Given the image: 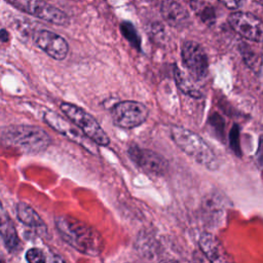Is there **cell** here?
<instances>
[{"instance_id": "6da1fadb", "label": "cell", "mask_w": 263, "mask_h": 263, "mask_svg": "<svg viewBox=\"0 0 263 263\" xmlns=\"http://www.w3.org/2000/svg\"><path fill=\"white\" fill-rule=\"evenodd\" d=\"M55 227L62 238L76 251L98 256L104 249V240L100 232L87 223L68 215L55 218Z\"/></svg>"}, {"instance_id": "7a4b0ae2", "label": "cell", "mask_w": 263, "mask_h": 263, "mask_svg": "<svg viewBox=\"0 0 263 263\" xmlns=\"http://www.w3.org/2000/svg\"><path fill=\"white\" fill-rule=\"evenodd\" d=\"M1 141L7 147L31 154L43 152L50 144V138L43 128L27 124L10 125L4 128Z\"/></svg>"}, {"instance_id": "3957f363", "label": "cell", "mask_w": 263, "mask_h": 263, "mask_svg": "<svg viewBox=\"0 0 263 263\" xmlns=\"http://www.w3.org/2000/svg\"><path fill=\"white\" fill-rule=\"evenodd\" d=\"M171 136L175 144L198 164L210 171L219 168V160L216 154L200 136L188 128L177 125L171 127Z\"/></svg>"}, {"instance_id": "277c9868", "label": "cell", "mask_w": 263, "mask_h": 263, "mask_svg": "<svg viewBox=\"0 0 263 263\" xmlns=\"http://www.w3.org/2000/svg\"><path fill=\"white\" fill-rule=\"evenodd\" d=\"M62 112L97 146H108L110 139L96 118L82 108L64 102L60 106Z\"/></svg>"}, {"instance_id": "5b68a950", "label": "cell", "mask_w": 263, "mask_h": 263, "mask_svg": "<svg viewBox=\"0 0 263 263\" xmlns=\"http://www.w3.org/2000/svg\"><path fill=\"white\" fill-rule=\"evenodd\" d=\"M113 123L120 127L130 129L144 123L149 115L147 106L137 101H121L115 104L111 111Z\"/></svg>"}, {"instance_id": "8992f818", "label": "cell", "mask_w": 263, "mask_h": 263, "mask_svg": "<svg viewBox=\"0 0 263 263\" xmlns=\"http://www.w3.org/2000/svg\"><path fill=\"white\" fill-rule=\"evenodd\" d=\"M43 119L47 123V125H49L59 134L63 135L69 141L80 145L86 151L93 155L99 154L98 146L91 140H89L76 125L62 117L60 114L51 110H47L43 114Z\"/></svg>"}, {"instance_id": "52a82bcc", "label": "cell", "mask_w": 263, "mask_h": 263, "mask_svg": "<svg viewBox=\"0 0 263 263\" xmlns=\"http://www.w3.org/2000/svg\"><path fill=\"white\" fill-rule=\"evenodd\" d=\"M8 4L15 8L41 18L45 22L51 23L58 26H67L70 22L69 16L60 8L44 2V1H32V0H16L10 1Z\"/></svg>"}, {"instance_id": "ba28073f", "label": "cell", "mask_w": 263, "mask_h": 263, "mask_svg": "<svg viewBox=\"0 0 263 263\" xmlns=\"http://www.w3.org/2000/svg\"><path fill=\"white\" fill-rule=\"evenodd\" d=\"M181 54L190 77L196 81L203 80L209 72V60L204 48L199 43L188 40L183 43Z\"/></svg>"}, {"instance_id": "9c48e42d", "label": "cell", "mask_w": 263, "mask_h": 263, "mask_svg": "<svg viewBox=\"0 0 263 263\" xmlns=\"http://www.w3.org/2000/svg\"><path fill=\"white\" fill-rule=\"evenodd\" d=\"M127 153L130 159L148 174L154 176H163L167 172V160L157 152L139 147L137 145H130L127 149Z\"/></svg>"}, {"instance_id": "30bf717a", "label": "cell", "mask_w": 263, "mask_h": 263, "mask_svg": "<svg viewBox=\"0 0 263 263\" xmlns=\"http://www.w3.org/2000/svg\"><path fill=\"white\" fill-rule=\"evenodd\" d=\"M230 27L245 39L260 42L262 40V22L253 13L235 11L228 16Z\"/></svg>"}, {"instance_id": "8fae6325", "label": "cell", "mask_w": 263, "mask_h": 263, "mask_svg": "<svg viewBox=\"0 0 263 263\" xmlns=\"http://www.w3.org/2000/svg\"><path fill=\"white\" fill-rule=\"evenodd\" d=\"M36 45L50 58L62 61L69 52V44L61 35L47 30H40L34 36Z\"/></svg>"}, {"instance_id": "7c38bea8", "label": "cell", "mask_w": 263, "mask_h": 263, "mask_svg": "<svg viewBox=\"0 0 263 263\" xmlns=\"http://www.w3.org/2000/svg\"><path fill=\"white\" fill-rule=\"evenodd\" d=\"M199 247L211 263H235L221 241L211 233H202L199 238Z\"/></svg>"}, {"instance_id": "4fadbf2b", "label": "cell", "mask_w": 263, "mask_h": 263, "mask_svg": "<svg viewBox=\"0 0 263 263\" xmlns=\"http://www.w3.org/2000/svg\"><path fill=\"white\" fill-rule=\"evenodd\" d=\"M160 13L163 20L174 28H185L190 24L188 10L176 1H163L160 5Z\"/></svg>"}, {"instance_id": "5bb4252c", "label": "cell", "mask_w": 263, "mask_h": 263, "mask_svg": "<svg viewBox=\"0 0 263 263\" xmlns=\"http://www.w3.org/2000/svg\"><path fill=\"white\" fill-rule=\"evenodd\" d=\"M0 236L4 240L6 247L10 251H14L18 245L20 240L17 237V233L13 226L12 221L10 220L8 214L4 210L1 201H0Z\"/></svg>"}, {"instance_id": "9a60e30c", "label": "cell", "mask_w": 263, "mask_h": 263, "mask_svg": "<svg viewBox=\"0 0 263 263\" xmlns=\"http://www.w3.org/2000/svg\"><path fill=\"white\" fill-rule=\"evenodd\" d=\"M16 215L21 222L32 228L45 231L46 226L39 215L27 203L20 202L16 206Z\"/></svg>"}, {"instance_id": "2e32d148", "label": "cell", "mask_w": 263, "mask_h": 263, "mask_svg": "<svg viewBox=\"0 0 263 263\" xmlns=\"http://www.w3.org/2000/svg\"><path fill=\"white\" fill-rule=\"evenodd\" d=\"M174 78L178 88L186 96L192 97L194 99H199L202 97L200 90L195 86V84L191 81L189 76L185 74V72L179 69L177 66H174Z\"/></svg>"}, {"instance_id": "e0dca14e", "label": "cell", "mask_w": 263, "mask_h": 263, "mask_svg": "<svg viewBox=\"0 0 263 263\" xmlns=\"http://www.w3.org/2000/svg\"><path fill=\"white\" fill-rule=\"evenodd\" d=\"M190 6L194 13L200 18V21L208 26H213L216 23V10L215 7L204 1H191Z\"/></svg>"}, {"instance_id": "ac0fdd59", "label": "cell", "mask_w": 263, "mask_h": 263, "mask_svg": "<svg viewBox=\"0 0 263 263\" xmlns=\"http://www.w3.org/2000/svg\"><path fill=\"white\" fill-rule=\"evenodd\" d=\"M120 30L122 36L130 43V45L137 50H141V38L135 26L129 22H122L120 25Z\"/></svg>"}, {"instance_id": "d6986e66", "label": "cell", "mask_w": 263, "mask_h": 263, "mask_svg": "<svg viewBox=\"0 0 263 263\" xmlns=\"http://www.w3.org/2000/svg\"><path fill=\"white\" fill-rule=\"evenodd\" d=\"M26 258L29 263H45V256L39 249L33 248L26 253Z\"/></svg>"}, {"instance_id": "ffe728a7", "label": "cell", "mask_w": 263, "mask_h": 263, "mask_svg": "<svg viewBox=\"0 0 263 263\" xmlns=\"http://www.w3.org/2000/svg\"><path fill=\"white\" fill-rule=\"evenodd\" d=\"M247 48L248 49H245L242 51V55H243V59L246 61V63L250 66V67H254V69H256V53H254L250 48L249 46L247 45ZM259 67V66H258Z\"/></svg>"}, {"instance_id": "44dd1931", "label": "cell", "mask_w": 263, "mask_h": 263, "mask_svg": "<svg viewBox=\"0 0 263 263\" xmlns=\"http://www.w3.org/2000/svg\"><path fill=\"white\" fill-rule=\"evenodd\" d=\"M235 128H236V126L233 127V130H232V133H231V135H230V139H231V140H230V145H231L232 149L235 150L236 154H238V152H237V150L239 149V146H238V144H237V140H238V130H235Z\"/></svg>"}, {"instance_id": "7402d4cb", "label": "cell", "mask_w": 263, "mask_h": 263, "mask_svg": "<svg viewBox=\"0 0 263 263\" xmlns=\"http://www.w3.org/2000/svg\"><path fill=\"white\" fill-rule=\"evenodd\" d=\"M222 4L225 5L229 9H236L242 5V2H240V1H223Z\"/></svg>"}, {"instance_id": "603a6c76", "label": "cell", "mask_w": 263, "mask_h": 263, "mask_svg": "<svg viewBox=\"0 0 263 263\" xmlns=\"http://www.w3.org/2000/svg\"><path fill=\"white\" fill-rule=\"evenodd\" d=\"M51 263H65L60 257H53V259H52V261H51Z\"/></svg>"}, {"instance_id": "cb8c5ba5", "label": "cell", "mask_w": 263, "mask_h": 263, "mask_svg": "<svg viewBox=\"0 0 263 263\" xmlns=\"http://www.w3.org/2000/svg\"><path fill=\"white\" fill-rule=\"evenodd\" d=\"M0 263H7V261L5 260V258L3 257V255L0 253Z\"/></svg>"}, {"instance_id": "d4e9b609", "label": "cell", "mask_w": 263, "mask_h": 263, "mask_svg": "<svg viewBox=\"0 0 263 263\" xmlns=\"http://www.w3.org/2000/svg\"><path fill=\"white\" fill-rule=\"evenodd\" d=\"M160 263H178L176 261H161Z\"/></svg>"}]
</instances>
